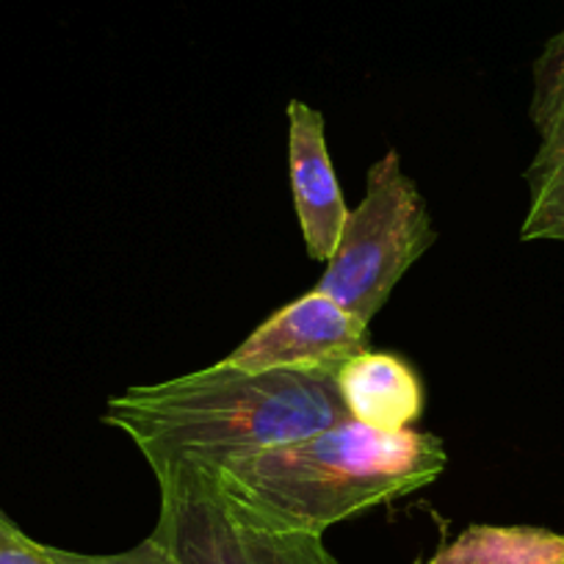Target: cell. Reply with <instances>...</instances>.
<instances>
[{"label": "cell", "instance_id": "obj_1", "mask_svg": "<svg viewBox=\"0 0 564 564\" xmlns=\"http://www.w3.org/2000/svg\"><path fill=\"white\" fill-rule=\"evenodd\" d=\"M333 371H247L227 360L106 401L102 423L122 432L153 474L172 465L219 470L346 421Z\"/></svg>", "mask_w": 564, "mask_h": 564}, {"label": "cell", "instance_id": "obj_2", "mask_svg": "<svg viewBox=\"0 0 564 564\" xmlns=\"http://www.w3.org/2000/svg\"><path fill=\"white\" fill-rule=\"evenodd\" d=\"M448 465L430 432L335 423L216 470L227 496L276 529L322 534L340 520L435 485Z\"/></svg>", "mask_w": 564, "mask_h": 564}, {"label": "cell", "instance_id": "obj_3", "mask_svg": "<svg viewBox=\"0 0 564 564\" xmlns=\"http://www.w3.org/2000/svg\"><path fill=\"white\" fill-rule=\"evenodd\" d=\"M437 241L421 188L388 150L366 175V194L346 216L338 249L316 291L371 327L401 276Z\"/></svg>", "mask_w": 564, "mask_h": 564}, {"label": "cell", "instance_id": "obj_4", "mask_svg": "<svg viewBox=\"0 0 564 564\" xmlns=\"http://www.w3.org/2000/svg\"><path fill=\"white\" fill-rule=\"evenodd\" d=\"M155 479L161 509L153 536L177 564H338L322 534L260 520L227 496L216 470L172 465Z\"/></svg>", "mask_w": 564, "mask_h": 564}, {"label": "cell", "instance_id": "obj_5", "mask_svg": "<svg viewBox=\"0 0 564 564\" xmlns=\"http://www.w3.org/2000/svg\"><path fill=\"white\" fill-rule=\"evenodd\" d=\"M371 349L368 324L313 289L271 313L238 349L225 357L247 371H333Z\"/></svg>", "mask_w": 564, "mask_h": 564}, {"label": "cell", "instance_id": "obj_6", "mask_svg": "<svg viewBox=\"0 0 564 564\" xmlns=\"http://www.w3.org/2000/svg\"><path fill=\"white\" fill-rule=\"evenodd\" d=\"M289 170L307 258L329 263L338 249L349 208L329 159L324 113L302 100L289 102Z\"/></svg>", "mask_w": 564, "mask_h": 564}, {"label": "cell", "instance_id": "obj_7", "mask_svg": "<svg viewBox=\"0 0 564 564\" xmlns=\"http://www.w3.org/2000/svg\"><path fill=\"white\" fill-rule=\"evenodd\" d=\"M340 404L351 421L377 432L412 430L423 415L421 373L390 351H360L335 373Z\"/></svg>", "mask_w": 564, "mask_h": 564}, {"label": "cell", "instance_id": "obj_8", "mask_svg": "<svg viewBox=\"0 0 564 564\" xmlns=\"http://www.w3.org/2000/svg\"><path fill=\"white\" fill-rule=\"evenodd\" d=\"M426 564H564V534L542 525L474 523Z\"/></svg>", "mask_w": 564, "mask_h": 564}, {"label": "cell", "instance_id": "obj_9", "mask_svg": "<svg viewBox=\"0 0 564 564\" xmlns=\"http://www.w3.org/2000/svg\"><path fill=\"white\" fill-rule=\"evenodd\" d=\"M534 128L540 144L525 170L529 208H525L520 238L564 243V113Z\"/></svg>", "mask_w": 564, "mask_h": 564}, {"label": "cell", "instance_id": "obj_10", "mask_svg": "<svg viewBox=\"0 0 564 564\" xmlns=\"http://www.w3.org/2000/svg\"><path fill=\"white\" fill-rule=\"evenodd\" d=\"M47 553H51L58 564H177V558L172 556V553L166 551L153 534L124 553L91 556V553H75V551H67V547H53V545H47Z\"/></svg>", "mask_w": 564, "mask_h": 564}, {"label": "cell", "instance_id": "obj_11", "mask_svg": "<svg viewBox=\"0 0 564 564\" xmlns=\"http://www.w3.org/2000/svg\"><path fill=\"white\" fill-rule=\"evenodd\" d=\"M564 95V31L547 40L545 51L534 64V97L531 106L556 100Z\"/></svg>", "mask_w": 564, "mask_h": 564}, {"label": "cell", "instance_id": "obj_12", "mask_svg": "<svg viewBox=\"0 0 564 564\" xmlns=\"http://www.w3.org/2000/svg\"><path fill=\"white\" fill-rule=\"evenodd\" d=\"M0 564H58L47 545L31 540L14 520L0 512Z\"/></svg>", "mask_w": 564, "mask_h": 564}]
</instances>
